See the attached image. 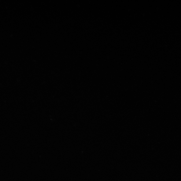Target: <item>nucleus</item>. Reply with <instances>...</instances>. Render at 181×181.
Returning a JSON list of instances; mask_svg holds the SVG:
<instances>
[]
</instances>
